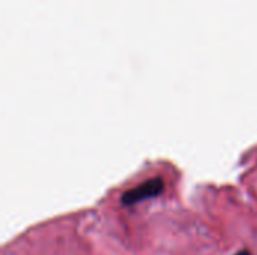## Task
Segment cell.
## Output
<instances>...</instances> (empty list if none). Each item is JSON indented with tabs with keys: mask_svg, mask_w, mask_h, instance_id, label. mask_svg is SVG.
Instances as JSON below:
<instances>
[{
	"mask_svg": "<svg viewBox=\"0 0 257 255\" xmlns=\"http://www.w3.org/2000/svg\"><path fill=\"white\" fill-rule=\"evenodd\" d=\"M163 191H164L163 179L161 177H152V179H148L143 183L137 185L136 188L128 189L122 195L120 203L123 206H134V204H139L142 201H146V200H151V198L161 195Z\"/></svg>",
	"mask_w": 257,
	"mask_h": 255,
	"instance_id": "1",
	"label": "cell"
},
{
	"mask_svg": "<svg viewBox=\"0 0 257 255\" xmlns=\"http://www.w3.org/2000/svg\"><path fill=\"white\" fill-rule=\"evenodd\" d=\"M235 255H251V252L248 249H241V251H238Z\"/></svg>",
	"mask_w": 257,
	"mask_h": 255,
	"instance_id": "2",
	"label": "cell"
}]
</instances>
